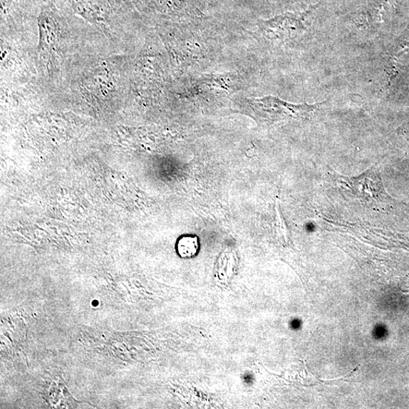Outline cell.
Returning <instances> with one entry per match:
<instances>
[{
  "instance_id": "cell-1",
  "label": "cell",
  "mask_w": 409,
  "mask_h": 409,
  "mask_svg": "<svg viewBox=\"0 0 409 409\" xmlns=\"http://www.w3.org/2000/svg\"><path fill=\"white\" fill-rule=\"evenodd\" d=\"M252 111L262 123H274L286 120H306L314 115L323 103L293 104L274 96L248 100Z\"/></svg>"
},
{
  "instance_id": "cell-2",
  "label": "cell",
  "mask_w": 409,
  "mask_h": 409,
  "mask_svg": "<svg viewBox=\"0 0 409 409\" xmlns=\"http://www.w3.org/2000/svg\"><path fill=\"white\" fill-rule=\"evenodd\" d=\"M336 182L346 191L356 197L369 200H391L383 188L378 168L371 167L366 173L357 177H346L336 175ZM382 201V200H381Z\"/></svg>"
},
{
  "instance_id": "cell-3",
  "label": "cell",
  "mask_w": 409,
  "mask_h": 409,
  "mask_svg": "<svg viewBox=\"0 0 409 409\" xmlns=\"http://www.w3.org/2000/svg\"><path fill=\"white\" fill-rule=\"evenodd\" d=\"M179 254L182 257H191L197 254L198 244L197 238L185 237L177 244Z\"/></svg>"
},
{
  "instance_id": "cell-4",
  "label": "cell",
  "mask_w": 409,
  "mask_h": 409,
  "mask_svg": "<svg viewBox=\"0 0 409 409\" xmlns=\"http://www.w3.org/2000/svg\"><path fill=\"white\" fill-rule=\"evenodd\" d=\"M403 131L409 135V121L403 126Z\"/></svg>"
}]
</instances>
